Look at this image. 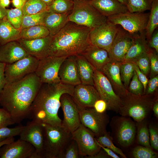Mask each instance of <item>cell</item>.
<instances>
[{"label": "cell", "instance_id": "cell-3", "mask_svg": "<svg viewBox=\"0 0 158 158\" xmlns=\"http://www.w3.org/2000/svg\"><path fill=\"white\" fill-rule=\"evenodd\" d=\"M89 28L68 21L52 37L49 56L68 57L81 54L90 45Z\"/></svg>", "mask_w": 158, "mask_h": 158}, {"label": "cell", "instance_id": "cell-58", "mask_svg": "<svg viewBox=\"0 0 158 158\" xmlns=\"http://www.w3.org/2000/svg\"><path fill=\"white\" fill-rule=\"evenodd\" d=\"M10 3V0H0V6L6 8L9 6Z\"/></svg>", "mask_w": 158, "mask_h": 158}, {"label": "cell", "instance_id": "cell-25", "mask_svg": "<svg viewBox=\"0 0 158 158\" xmlns=\"http://www.w3.org/2000/svg\"><path fill=\"white\" fill-rule=\"evenodd\" d=\"M89 1L100 13L107 17L128 11L127 6L118 0H91Z\"/></svg>", "mask_w": 158, "mask_h": 158}, {"label": "cell", "instance_id": "cell-43", "mask_svg": "<svg viewBox=\"0 0 158 158\" xmlns=\"http://www.w3.org/2000/svg\"><path fill=\"white\" fill-rule=\"evenodd\" d=\"M132 80L128 90L130 92L136 95H144V86L139 80L135 70Z\"/></svg>", "mask_w": 158, "mask_h": 158}, {"label": "cell", "instance_id": "cell-5", "mask_svg": "<svg viewBox=\"0 0 158 158\" xmlns=\"http://www.w3.org/2000/svg\"><path fill=\"white\" fill-rule=\"evenodd\" d=\"M121 99L118 112L123 116L131 117L138 122L146 118L155 102L151 95H138L129 91Z\"/></svg>", "mask_w": 158, "mask_h": 158}, {"label": "cell", "instance_id": "cell-26", "mask_svg": "<svg viewBox=\"0 0 158 158\" xmlns=\"http://www.w3.org/2000/svg\"><path fill=\"white\" fill-rule=\"evenodd\" d=\"M71 12L59 13L48 11L44 20V25L47 28L49 35L52 37L63 28L69 21L68 16Z\"/></svg>", "mask_w": 158, "mask_h": 158}, {"label": "cell", "instance_id": "cell-57", "mask_svg": "<svg viewBox=\"0 0 158 158\" xmlns=\"http://www.w3.org/2000/svg\"><path fill=\"white\" fill-rule=\"evenodd\" d=\"M152 109L153 111L154 114L155 116L158 117V100L155 101L153 104Z\"/></svg>", "mask_w": 158, "mask_h": 158}, {"label": "cell", "instance_id": "cell-29", "mask_svg": "<svg viewBox=\"0 0 158 158\" xmlns=\"http://www.w3.org/2000/svg\"><path fill=\"white\" fill-rule=\"evenodd\" d=\"M21 29L15 28L10 23L6 16L0 20V45L20 39Z\"/></svg>", "mask_w": 158, "mask_h": 158}, {"label": "cell", "instance_id": "cell-59", "mask_svg": "<svg viewBox=\"0 0 158 158\" xmlns=\"http://www.w3.org/2000/svg\"><path fill=\"white\" fill-rule=\"evenodd\" d=\"M6 14V9L0 6V20L5 17Z\"/></svg>", "mask_w": 158, "mask_h": 158}, {"label": "cell", "instance_id": "cell-33", "mask_svg": "<svg viewBox=\"0 0 158 158\" xmlns=\"http://www.w3.org/2000/svg\"><path fill=\"white\" fill-rule=\"evenodd\" d=\"M48 6L41 0H28L22 8L24 16L36 14L47 10Z\"/></svg>", "mask_w": 158, "mask_h": 158}, {"label": "cell", "instance_id": "cell-61", "mask_svg": "<svg viewBox=\"0 0 158 158\" xmlns=\"http://www.w3.org/2000/svg\"><path fill=\"white\" fill-rule=\"evenodd\" d=\"M121 4L127 6L128 3V0H118Z\"/></svg>", "mask_w": 158, "mask_h": 158}, {"label": "cell", "instance_id": "cell-38", "mask_svg": "<svg viewBox=\"0 0 158 158\" xmlns=\"http://www.w3.org/2000/svg\"><path fill=\"white\" fill-rule=\"evenodd\" d=\"M95 138L97 141L102 146L110 149L114 152L120 155L123 158H126L121 150L114 145L107 133Z\"/></svg>", "mask_w": 158, "mask_h": 158}, {"label": "cell", "instance_id": "cell-27", "mask_svg": "<svg viewBox=\"0 0 158 158\" xmlns=\"http://www.w3.org/2000/svg\"><path fill=\"white\" fill-rule=\"evenodd\" d=\"M135 134L134 123L128 119H122L118 125L117 134L119 143L124 147L130 146L134 140Z\"/></svg>", "mask_w": 158, "mask_h": 158}, {"label": "cell", "instance_id": "cell-40", "mask_svg": "<svg viewBox=\"0 0 158 158\" xmlns=\"http://www.w3.org/2000/svg\"><path fill=\"white\" fill-rule=\"evenodd\" d=\"M80 156L77 143L72 138L66 147L60 158H78Z\"/></svg>", "mask_w": 158, "mask_h": 158}, {"label": "cell", "instance_id": "cell-6", "mask_svg": "<svg viewBox=\"0 0 158 158\" xmlns=\"http://www.w3.org/2000/svg\"><path fill=\"white\" fill-rule=\"evenodd\" d=\"M68 19L69 21L91 29L107 21V17L100 13L87 0H74L73 8Z\"/></svg>", "mask_w": 158, "mask_h": 158}, {"label": "cell", "instance_id": "cell-41", "mask_svg": "<svg viewBox=\"0 0 158 158\" xmlns=\"http://www.w3.org/2000/svg\"><path fill=\"white\" fill-rule=\"evenodd\" d=\"M149 50L140 57L134 63L138 66L140 71L146 76L150 73V59Z\"/></svg>", "mask_w": 158, "mask_h": 158}, {"label": "cell", "instance_id": "cell-2", "mask_svg": "<svg viewBox=\"0 0 158 158\" xmlns=\"http://www.w3.org/2000/svg\"><path fill=\"white\" fill-rule=\"evenodd\" d=\"M74 87L61 82L54 84L42 83L28 117L41 123L62 126V121L58 114L61 107L60 98L65 93L72 96Z\"/></svg>", "mask_w": 158, "mask_h": 158}, {"label": "cell", "instance_id": "cell-8", "mask_svg": "<svg viewBox=\"0 0 158 158\" xmlns=\"http://www.w3.org/2000/svg\"><path fill=\"white\" fill-rule=\"evenodd\" d=\"M93 70L94 86L100 99L107 103V109L118 112L121 104V98L115 93L110 82L103 73L94 68Z\"/></svg>", "mask_w": 158, "mask_h": 158}, {"label": "cell", "instance_id": "cell-44", "mask_svg": "<svg viewBox=\"0 0 158 158\" xmlns=\"http://www.w3.org/2000/svg\"><path fill=\"white\" fill-rule=\"evenodd\" d=\"M138 143L142 146L151 148L149 129L145 125H142L139 128L138 135Z\"/></svg>", "mask_w": 158, "mask_h": 158}, {"label": "cell", "instance_id": "cell-19", "mask_svg": "<svg viewBox=\"0 0 158 158\" xmlns=\"http://www.w3.org/2000/svg\"><path fill=\"white\" fill-rule=\"evenodd\" d=\"M52 39L49 35L35 39H20L17 40L29 55L39 59L49 56Z\"/></svg>", "mask_w": 158, "mask_h": 158}, {"label": "cell", "instance_id": "cell-54", "mask_svg": "<svg viewBox=\"0 0 158 158\" xmlns=\"http://www.w3.org/2000/svg\"><path fill=\"white\" fill-rule=\"evenodd\" d=\"M13 6L16 8L22 9L25 1L24 0H12Z\"/></svg>", "mask_w": 158, "mask_h": 158}, {"label": "cell", "instance_id": "cell-49", "mask_svg": "<svg viewBox=\"0 0 158 158\" xmlns=\"http://www.w3.org/2000/svg\"><path fill=\"white\" fill-rule=\"evenodd\" d=\"M150 47L153 48L158 53V31L155 30L152 33L150 39L147 41Z\"/></svg>", "mask_w": 158, "mask_h": 158}, {"label": "cell", "instance_id": "cell-21", "mask_svg": "<svg viewBox=\"0 0 158 158\" xmlns=\"http://www.w3.org/2000/svg\"><path fill=\"white\" fill-rule=\"evenodd\" d=\"M75 56L66 57L61 64L58 72V76L61 82L74 86L81 84Z\"/></svg>", "mask_w": 158, "mask_h": 158}, {"label": "cell", "instance_id": "cell-18", "mask_svg": "<svg viewBox=\"0 0 158 158\" xmlns=\"http://www.w3.org/2000/svg\"><path fill=\"white\" fill-rule=\"evenodd\" d=\"M72 97L79 109L93 107L95 102L100 99L94 86L81 84L75 86Z\"/></svg>", "mask_w": 158, "mask_h": 158}, {"label": "cell", "instance_id": "cell-7", "mask_svg": "<svg viewBox=\"0 0 158 158\" xmlns=\"http://www.w3.org/2000/svg\"><path fill=\"white\" fill-rule=\"evenodd\" d=\"M149 13H126L116 14L107 17V20L115 25H121L124 29L131 34L145 31Z\"/></svg>", "mask_w": 158, "mask_h": 158}, {"label": "cell", "instance_id": "cell-24", "mask_svg": "<svg viewBox=\"0 0 158 158\" xmlns=\"http://www.w3.org/2000/svg\"><path fill=\"white\" fill-rule=\"evenodd\" d=\"M145 31L134 34L132 44L125 55L123 62H135L151 48L146 39Z\"/></svg>", "mask_w": 158, "mask_h": 158}, {"label": "cell", "instance_id": "cell-23", "mask_svg": "<svg viewBox=\"0 0 158 158\" xmlns=\"http://www.w3.org/2000/svg\"><path fill=\"white\" fill-rule=\"evenodd\" d=\"M81 55L86 59L93 68L101 71L104 66L111 60L107 50L91 45Z\"/></svg>", "mask_w": 158, "mask_h": 158}, {"label": "cell", "instance_id": "cell-45", "mask_svg": "<svg viewBox=\"0 0 158 158\" xmlns=\"http://www.w3.org/2000/svg\"><path fill=\"white\" fill-rule=\"evenodd\" d=\"M150 78L158 75V53L154 49H151L150 53Z\"/></svg>", "mask_w": 158, "mask_h": 158}, {"label": "cell", "instance_id": "cell-12", "mask_svg": "<svg viewBox=\"0 0 158 158\" xmlns=\"http://www.w3.org/2000/svg\"><path fill=\"white\" fill-rule=\"evenodd\" d=\"M118 27L107 20L91 29L89 35L90 45L109 51Z\"/></svg>", "mask_w": 158, "mask_h": 158}, {"label": "cell", "instance_id": "cell-32", "mask_svg": "<svg viewBox=\"0 0 158 158\" xmlns=\"http://www.w3.org/2000/svg\"><path fill=\"white\" fill-rule=\"evenodd\" d=\"M74 4V0H54L47 7L49 12L65 13L71 12Z\"/></svg>", "mask_w": 158, "mask_h": 158}, {"label": "cell", "instance_id": "cell-52", "mask_svg": "<svg viewBox=\"0 0 158 158\" xmlns=\"http://www.w3.org/2000/svg\"><path fill=\"white\" fill-rule=\"evenodd\" d=\"M6 64L0 62V93L6 83L4 75V69Z\"/></svg>", "mask_w": 158, "mask_h": 158}, {"label": "cell", "instance_id": "cell-34", "mask_svg": "<svg viewBox=\"0 0 158 158\" xmlns=\"http://www.w3.org/2000/svg\"><path fill=\"white\" fill-rule=\"evenodd\" d=\"M135 64L134 62H123L120 64V71L121 80L124 87L127 90L134 74Z\"/></svg>", "mask_w": 158, "mask_h": 158}, {"label": "cell", "instance_id": "cell-30", "mask_svg": "<svg viewBox=\"0 0 158 158\" xmlns=\"http://www.w3.org/2000/svg\"><path fill=\"white\" fill-rule=\"evenodd\" d=\"M49 35L47 28L43 25H38L21 29L20 39L33 40L46 37Z\"/></svg>", "mask_w": 158, "mask_h": 158}, {"label": "cell", "instance_id": "cell-42", "mask_svg": "<svg viewBox=\"0 0 158 158\" xmlns=\"http://www.w3.org/2000/svg\"><path fill=\"white\" fill-rule=\"evenodd\" d=\"M24 127L20 125L13 128L5 127L0 128V142L8 138L19 135Z\"/></svg>", "mask_w": 158, "mask_h": 158}, {"label": "cell", "instance_id": "cell-55", "mask_svg": "<svg viewBox=\"0 0 158 158\" xmlns=\"http://www.w3.org/2000/svg\"><path fill=\"white\" fill-rule=\"evenodd\" d=\"M110 157L104 151L100 150L97 153L92 156L88 157V158H105Z\"/></svg>", "mask_w": 158, "mask_h": 158}, {"label": "cell", "instance_id": "cell-1", "mask_svg": "<svg viewBox=\"0 0 158 158\" xmlns=\"http://www.w3.org/2000/svg\"><path fill=\"white\" fill-rule=\"evenodd\" d=\"M42 84L35 73L18 81L6 83L0 93V106L9 114L15 123H20L28 116Z\"/></svg>", "mask_w": 158, "mask_h": 158}, {"label": "cell", "instance_id": "cell-35", "mask_svg": "<svg viewBox=\"0 0 158 158\" xmlns=\"http://www.w3.org/2000/svg\"><path fill=\"white\" fill-rule=\"evenodd\" d=\"M47 12L46 10L35 14L24 16L20 29L38 25H44V19Z\"/></svg>", "mask_w": 158, "mask_h": 158}, {"label": "cell", "instance_id": "cell-53", "mask_svg": "<svg viewBox=\"0 0 158 158\" xmlns=\"http://www.w3.org/2000/svg\"><path fill=\"white\" fill-rule=\"evenodd\" d=\"M95 141L97 144L110 157L114 158H119L120 157L116 155L114 152L110 149L105 147L100 144L97 140L95 138Z\"/></svg>", "mask_w": 158, "mask_h": 158}, {"label": "cell", "instance_id": "cell-11", "mask_svg": "<svg viewBox=\"0 0 158 158\" xmlns=\"http://www.w3.org/2000/svg\"><path fill=\"white\" fill-rule=\"evenodd\" d=\"M81 123L97 137L107 133L108 122L107 114L97 112L93 108L79 109Z\"/></svg>", "mask_w": 158, "mask_h": 158}, {"label": "cell", "instance_id": "cell-17", "mask_svg": "<svg viewBox=\"0 0 158 158\" xmlns=\"http://www.w3.org/2000/svg\"><path fill=\"white\" fill-rule=\"evenodd\" d=\"M1 158H37L34 147L20 139L6 144L0 148Z\"/></svg>", "mask_w": 158, "mask_h": 158}, {"label": "cell", "instance_id": "cell-20", "mask_svg": "<svg viewBox=\"0 0 158 158\" xmlns=\"http://www.w3.org/2000/svg\"><path fill=\"white\" fill-rule=\"evenodd\" d=\"M121 62L111 60L101 71L109 81L115 93L121 98L124 97L128 91L121 80L120 71Z\"/></svg>", "mask_w": 158, "mask_h": 158}, {"label": "cell", "instance_id": "cell-60", "mask_svg": "<svg viewBox=\"0 0 158 158\" xmlns=\"http://www.w3.org/2000/svg\"><path fill=\"white\" fill-rule=\"evenodd\" d=\"M44 3L48 6H49L54 0H41Z\"/></svg>", "mask_w": 158, "mask_h": 158}, {"label": "cell", "instance_id": "cell-10", "mask_svg": "<svg viewBox=\"0 0 158 158\" xmlns=\"http://www.w3.org/2000/svg\"><path fill=\"white\" fill-rule=\"evenodd\" d=\"M39 60L29 55L11 64H6L4 75L6 83L18 81L28 75L35 73Z\"/></svg>", "mask_w": 158, "mask_h": 158}, {"label": "cell", "instance_id": "cell-14", "mask_svg": "<svg viewBox=\"0 0 158 158\" xmlns=\"http://www.w3.org/2000/svg\"><path fill=\"white\" fill-rule=\"evenodd\" d=\"M19 135L34 147L37 158H42L45 133L42 123L32 120L24 126Z\"/></svg>", "mask_w": 158, "mask_h": 158}, {"label": "cell", "instance_id": "cell-56", "mask_svg": "<svg viewBox=\"0 0 158 158\" xmlns=\"http://www.w3.org/2000/svg\"><path fill=\"white\" fill-rule=\"evenodd\" d=\"M14 141V137L8 138L5 140L0 142V148L4 145L10 143Z\"/></svg>", "mask_w": 158, "mask_h": 158}, {"label": "cell", "instance_id": "cell-50", "mask_svg": "<svg viewBox=\"0 0 158 158\" xmlns=\"http://www.w3.org/2000/svg\"><path fill=\"white\" fill-rule=\"evenodd\" d=\"M135 70L139 80L143 85L144 88V95H145L148 80L147 78V76L141 72L138 66L135 63Z\"/></svg>", "mask_w": 158, "mask_h": 158}, {"label": "cell", "instance_id": "cell-37", "mask_svg": "<svg viewBox=\"0 0 158 158\" xmlns=\"http://www.w3.org/2000/svg\"><path fill=\"white\" fill-rule=\"evenodd\" d=\"M23 16L22 9H6V17L11 25L16 29H20Z\"/></svg>", "mask_w": 158, "mask_h": 158}, {"label": "cell", "instance_id": "cell-28", "mask_svg": "<svg viewBox=\"0 0 158 158\" xmlns=\"http://www.w3.org/2000/svg\"><path fill=\"white\" fill-rule=\"evenodd\" d=\"M81 84L94 86L93 68L82 55L75 56Z\"/></svg>", "mask_w": 158, "mask_h": 158}, {"label": "cell", "instance_id": "cell-15", "mask_svg": "<svg viewBox=\"0 0 158 158\" xmlns=\"http://www.w3.org/2000/svg\"><path fill=\"white\" fill-rule=\"evenodd\" d=\"M61 107L63 114L62 126L72 133L81 124L78 107L72 96L65 93L60 98Z\"/></svg>", "mask_w": 158, "mask_h": 158}, {"label": "cell", "instance_id": "cell-64", "mask_svg": "<svg viewBox=\"0 0 158 158\" xmlns=\"http://www.w3.org/2000/svg\"></svg>", "mask_w": 158, "mask_h": 158}, {"label": "cell", "instance_id": "cell-48", "mask_svg": "<svg viewBox=\"0 0 158 158\" xmlns=\"http://www.w3.org/2000/svg\"><path fill=\"white\" fill-rule=\"evenodd\" d=\"M158 85V75L148 80L145 94L151 95L157 89Z\"/></svg>", "mask_w": 158, "mask_h": 158}, {"label": "cell", "instance_id": "cell-36", "mask_svg": "<svg viewBox=\"0 0 158 158\" xmlns=\"http://www.w3.org/2000/svg\"><path fill=\"white\" fill-rule=\"evenodd\" d=\"M153 0H128L127 7L130 12H143L151 9Z\"/></svg>", "mask_w": 158, "mask_h": 158}, {"label": "cell", "instance_id": "cell-16", "mask_svg": "<svg viewBox=\"0 0 158 158\" xmlns=\"http://www.w3.org/2000/svg\"><path fill=\"white\" fill-rule=\"evenodd\" d=\"M134 39V34H130L122 27H118L108 51L111 60L123 62L124 57L132 44Z\"/></svg>", "mask_w": 158, "mask_h": 158}, {"label": "cell", "instance_id": "cell-13", "mask_svg": "<svg viewBox=\"0 0 158 158\" xmlns=\"http://www.w3.org/2000/svg\"><path fill=\"white\" fill-rule=\"evenodd\" d=\"M71 133L78 145L80 156L87 158L95 155L101 150V148L96 142L95 135L81 123Z\"/></svg>", "mask_w": 158, "mask_h": 158}, {"label": "cell", "instance_id": "cell-63", "mask_svg": "<svg viewBox=\"0 0 158 158\" xmlns=\"http://www.w3.org/2000/svg\"><path fill=\"white\" fill-rule=\"evenodd\" d=\"M88 0V1H91V0Z\"/></svg>", "mask_w": 158, "mask_h": 158}, {"label": "cell", "instance_id": "cell-31", "mask_svg": "<svg viewBox=\"0 0 158 158\" xmlns=\"http://www.w3.org/2000/svg\"><path fill=\"white\" fill-rule=\"evenodd\" d=\"M145 30L146 38L148 40L158 26V0H153Z\"/></svg>", "mask_w": 158, "mask_h": 158}, {"label": "cell", "instance_id": "cell-51", "mask_svg": "<svg viewBox=\"0 0 158 158\" xmlns=\"http://www.w3.org/2000/svg\"><path fill=\"white\" fill-rule=\"evenodd\" d=\"M93 107L97 112L103 113L107 109V105L104 100L99 99L95 102Z\"/></svg>", "mask_w": 158, "mask_h": 158}, {"label": "cell", "instance_id": "cell-39", "mask_svg": "<svg viewBox=\"0 0 158 158\" xmlns=\"http://www.w3.org/2000/svg\"><path fill=\"white\" fill-rule=\"evenodd\" d=\"M133 157L135 158H155L157 154L149 148L144 146H138L132 152Z\"/></svg>", "mask_w": 158, "mask_h": 158}, {"label": "cell", "instance_id": "cell-47", "mask_svg": "<svg viewBox=\"0 0 158 158\" xmlns=\"http://www.w3.org/2000/svg\"><path fill=\"white\" fill-rule=\"evenodd\" d=\"M150 143L151 147L158 150V132L157 129L152 126L149 127Z\"/></svg>", "mask_w": 158, "mask_h": 158}, {"label": "cell", "instance_id": "cell-46", "mask_svg": "<svg viewBox=\"0 0 158 158\" xmlns=\"http://www.w3.org/2000/svg\"><path fill=\"white\" fill-rule=\"evenodd\" d=\"M15 123L7 112L3 108H0V128L7 127Z\"/></svg>", "mask_w": 158, "mask_h": 158}, {"label": "cell", "instance_id": "cell-62", "mask_svg": "<svg viewBox=\"0 0 158 158\" xmlns=\"http://www.w3.org/2000/svg\"><path fill=\"white\" fill-rule=\"evenodd\" d=\"M25 2H26L28 0H24Z\"/></svg>", "mask_w": 158, "mask_h": 158}, {"label": "cell", "instance_id": "cell-22", "mask_svg": "<svg viewBox=\"0 0 158 158\" xmlns=\"http://www.w3.org/2000/svg\"><path fill=\"white\" fill-rule=\"evenodd\" d=\"M29 55L17 40L0 46V62L6 64H11Z\"/></svg>", "mask_w": 158, "mask_h": 158}, {"label": "cell", "instance_id": "cell-9", "mask_svg": "<svg viewBox=\"0 0 158 158\" xmlns=\"http://www.w3.org/2000/svg\"><path fill=\"white\" fill-rule=\"evenodd\" d=\"M66 57L48 56L39 59L35 73L42 83L54 84L61 82L59 71Z\"/></svg>", "mask_w": 158, "mask_h": 158}, {"label": "cell", "instance_id": "cell-4", "mask_svg": "<svg viewBox=\"0 0 158 158\" xmlns=\"http://www.w3.org/2000/svg\"><path fill=\"white\" fill-rule=\"evenodd\" d=\"M42 123L45 133L42 158H60L73 138L71 133L62 126Z\"/></svg>", "mask_w": 158, "mask_h": 158}]
</instances>
